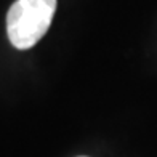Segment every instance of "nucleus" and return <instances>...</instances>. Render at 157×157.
Masks as SVG:
<instances>
[{
  "label": "nucleus",
  "instance_id": "obj_1",
  "mask_svg": "<svg viewBox=\"0 0 157 157\" xmlns=\"http://www.w3.org/2000/svg\"><path fill=\"white\" fill-rule=\"evenodd\" d=\"M56 0H16L6 13V34L18 50L32 48L50 29Z\"/></svg>",
  "mask_w": 157,
  "mask_h": 157
}]
</instances>
